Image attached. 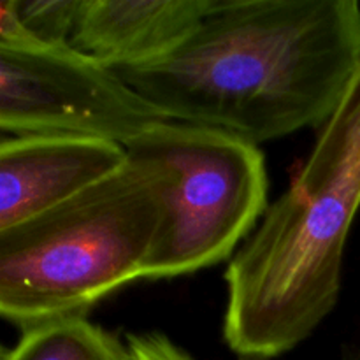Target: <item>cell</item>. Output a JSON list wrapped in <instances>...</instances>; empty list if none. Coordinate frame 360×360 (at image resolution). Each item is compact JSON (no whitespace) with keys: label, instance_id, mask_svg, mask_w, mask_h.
I'll use <instances>...</instances> for the list:
<instances>
[{"label":"cell","instance_id":"obj_5","mask_svg":"<svg viewBox=\"0 0 360 360\" xmlns=\"http://www.w3.org/2000/svg\"><path fill=\"white\" fill-rule=\"evenodd\" d=\"M167 116L72 44L0 48V129L127 144Z\"/></svg>","mask_w":360,"mask_h":360},{"label":"cell","instance_id":"obj_7","mask_svg":"<svg viewBox=\"0 0 360 360\" xmlns=\"http://www.w3.org/2000/svg\"><path fill=\"white\" fill-rule=\"evenodd\" d=\"M213 0H81L70 44L111 69L144 65L192 35Z\"/></svg>","mask_w":360,"mask_h":360},{"label":"cell","instance_id":"obj_8","mask_svg":"<svg viewBox=\"0 0 360 360\" xmlns=\"http://www.w3.org/2000/svg\"><path fill=\"white\" fill-rule=\"evenodd\" d=\"M2 360H130V354L127 345L86 316H70L23 330Z\"/></svg>","mask_w":360,"mask_h":360},{"label":"cell","instance_id":"obj_10","mask_svg":"<svg viewBox=\"0 0 360 360\" xmlns=\"http://www.w3.org/2000/svg\"><path fill=\"white\" fill-rule=\"evenodd\" d=\"M130 360H193L183 348L160 333L130 334L127 338Z\"/></svg>","mask_w":360,"mask_h":360},{"label":"cell","instance_id":"obj_2","mask_svg":"<svg viewBox=\"0 0 360 360\" xmlns=\"http://www.w3.org/2000/svg\"><path fill=\"white\" fill-rule=\"evenodd\" d=\"M360 207V67L308 160L229 262L224 338L243 360L308 340L338 304Z\"/></svg>","mask_w":360,"mask_h":360},{"label":"cell","instance_id":"obj_6","mask_svg":"<svg viewBox=\"0 0 360 360\" xmlns=\"http://www.w3.org/2000/svg\"><path fill=\"white\" fill-rule=\"evenodd\" d=\"M129 162L125 146L76 136H11L0 143V231L39 217Z\"/></svg>","mask_w":360,"mask_h":360},{"label":"cell","instance_id":"obj_3","mask_svg":"<svg viewBox=\"0 0 360 360\" xmlns=\"http://www.w3.org/2000/svg\"><path fill=\"white\" fill-rule=\"evenodd\" d=\"M165 174L130 158L67 202L0 231V315L27 330L84 316L144 278L165 217Z\"/></svg>","mask_w":360,"mask_h":360},{"label":"cell","instance_id":"obj_4","mask_svg":"<svg viewBox=\"0 0 360 360\" xmlns=\"http://www.w3.org/2000/svg\"><path fill=\"white\" fill-rule=\"evenodd\" d=\"M125 150L165 174V217L144 280L181 276L231 259L269 207L264 155L241 137L169 120Z\"/></svg>","mask_w":360,"mask_h":360},{"label":"cell","instance_id":"obj_11","mask_svg":"<svg viewBox=\"0 0 360 360\" xmlns=\"http://www.w3.org/2000/svg\"><path fill=\"white\" fill-rule=\"evenodd\" d=\"M343 360H360V354L357 350H352V348H348V350H345Z\"/></svg>","mask_w":360,"mask_h":360},{"label":"cell","instance_id":"obj_9","mask_svg":"<svg viewBox=\"0 0 360 360\" xmlns=\"http://www.w3.org/2000/svg\"><path fill=\"white\" fill-rule=\"evenodd\" d=\"M32 41L37 46L70 44L81 0H11Z\"/></svg>","mask_w":360,"mask_h":360},{"label":"cell","instance_id":"obj_1","mask_svg":"<svg viewBox=\"0 0 360 360\" xmlns=\"http://www.w3.org/2000/svg\"><path fill=\"white\" fill-rule=\"evenodd\" d=\"M359 67L357 0H213L174 51L115 70L172 122L259 144L322 127Z\"/></svg>","mask_w":360,"mask_h":360}]
</instances>
